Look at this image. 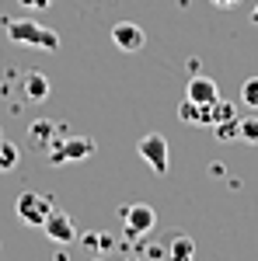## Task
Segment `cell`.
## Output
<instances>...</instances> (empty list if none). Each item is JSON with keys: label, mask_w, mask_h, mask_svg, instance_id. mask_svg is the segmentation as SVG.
Segmentation results:
<instances>
[{"label": "cell", "mask_w": 258, "mask_h": 261, "mask_svg": "<svg viewBox=\"0 0 258 261\" xmlns=\"http://www.w3.org/2000/svg\"><path fill=\"white\" fill-rule=\"evenodd\" d=\"M251 21H255V24H258V4H255V11H251Z\"/></svg>", "instance_id": "obj_20"}, {"label": "cell", "mask_w": 258, "mask_h": 261, "mask_svg": "<svg viewBox=\"0 0 258 261\" xmlns=\"http://www.w3.org/2000/svg\"><path fill=\"white\" fill-rule=\"evenodd\" d=\"M217 7H234V4H241V0H213Z\"/></svg>", "instance_id": "obj_19"}, {"label": "cell", "mask_w": 258, "mask_h": 261, "mask_svg": "<svg viewBox=\"0 0 258 261\" xmlns=\"http://www.w3.org/2000/svg\"><path fill=\"white\" fill-rule=\"evenodd\" d=\"M122 261H139V258H122Z\"/></svg>", "instance_id": "obj_21"}, {"label": "cell", "mask_w": 258, "mask_h": 261, "mask_svg": "<svg viewBox=\"0 0 258 261\" xmlns=\"http://www.w3.org/2000/svg\"><path fill=\"white\" fill-rule=\"evenodd\" d=\"M181 122L189 125H213V105H196V101H181Z\"/></svg>", "instance_id": "obj_9"}, {"label": "cell", "mask_w": 258, "mask_h": 261, "mask_svg": "<svg viewBox=\"0 0 258 261\" xmlns=\"http://www.w3.org/2000/svg\"><path fill=\"white\" fill-rule=\"evenodd\" d=\"M42 230H45V237H49V241L60 244V247H66L70 241H77V226H74V220H70L63 209H56V205H53V213L45 216Z\"/></svg>", "instance_id": "obj_6"}, {"label": "cell", "mask_w": 258, "mask_h": 261, "mask_svg": "<svg viewBox=\"0 0 258 261\" xmlns=\"http://www.w3.org/2000/svg\"><path fill=\"white\" fill-rule=\"evenodd\" d=\"M136 153L143 157V164L154 171V174H168L171 171V150H168V140L160 133H150L136 143Z\"/></svg>", "instance_id": "obj_3"}, {"label": "cell", "mask_w": 258, "mask_h": 261, "mask_svg": "<svg viewBox=\"0 0 258 261\" xmlns=\"http://www.w3.org/2000/svg\"><path fill=\"white\" fill-rule=\"evenodd\" d=\"M119 216H122V226H126V237H129V241H136V237L150 233V230L157 226V213H154L147 202H136V205H122Z\"/></svg>", "instance_id": "obj_5"}, {"label": "cell", "mask_w": 258, "mask_h": 261, "mask_svg": "<svg viewBox=\"0 0 258 261\" xmlns=\"http://www.w3.org/2000/svg\"><path fill=\"white\" fill-rule=\"evenodd\" d=\"M238 136L244 143H258V119H238Z\"/></svg>", "instance_id": "obj_16"}, {"label": "cell", "mask_w": 258, "mask_h": 261, "mask_svg": "<svg viewBox=\"0 0 258 261\" xmlns=\"http://www.w3.org/2000/svg\"><path fill=\"white\" fill-rule=\"evenodd\" d=\"M14 213L25 226H42L45 216L53 213V199L42 195V192H21L18 202H14Z\"/></svg>", "instance_id": "obj_4"}, {"label": "cell", "mask_w": 258, "mask_h": 261, "mask_svg": "<svg viewBox=\"0 0 258 261\" xmlns=\"http://www.w3.org/2000/svg\"><path fill=\"white\" fill-rule=\"evenodd\" d=\"M227 119H238V115H234V105H230V101H213V125H220V122H227ZM213 125H209V129H213Z\"/></svg>", "instance_id": "obj_15"}, {"label": "cell", "mask_w": 258, "mask_h": 261, "mask_svg": "<svg viewBox=\"0 0 258 261\" xmlns=\"http://www.w3.org/2000/svg\"><path fill=\"white\" fill-rule=\"evenodd\" d=\"M4 32L7 39L21 45V49H45V53H56L60 49V32L45 28L39 21H28V18H18V21H4Z\"/></svg>", "instance_id": "obj_1"}, {"label": "cell", "mask_w": 258, "mask_h": 261, "mask_svg": "<svg viewBox=\"0 0 258 261\" xmlns=\"http://www.w3.org/2000/svg\"><path fill=\"white\" fill-rule=\"evenodd\" d=\"M241 101L248 108H258V77H248V81L241 84Z\"/></svg>", "instance_id": "obj_13"}, {"label": "cell", "mask_w": 258, "mask_h": 261, "mask_svg": "<svg viewBox=\"0 0 258 261\" xmlns=\"http://www.w3.org/2000/svg\"><path fill=\"white\" fill-rule=\"evenodd\" d=\"M168 254H171V261H196V241L189 233H175L168 244Z\"/></svg>", "instance_id": "obj_10"}, {"label": "cell", "mask_w": 258, "mask_h": 261, "mask_svg": "<svg viewBox=\"0 0 258 261\" xmlns=\"http://www.w3.org/2000/svg\"><path fill=\"white\" fill-rule=\"evenodd\" d=\"M25 98L28 101H45L49 98V81H45V73L32 70V73L25 77Z\"/></svg>", "instance_id": "obj_11"}, {"label": "cell", "mask_w": 258, "mask_h": 261, "mask_svg": "<svg viewBox=\"0 0 258 261\" xmlns=\"http://www.w3.org/2000/svg\"><path fill=\"white\" fill-rule=\"evenodd\" d=\"M213 136H217L220 143L238 140V119H227V122H220V125H213Z\"/></svg>", "instance_id": "obj_17"}, {"label": "cell", "mask_w": 258, "mask_h": 261, "mask_svg": "<svg viewBox=\"0 0 258 261\" xmlns=\"http://www.w3.org/2000/svg\"><path fill=\"white\" fill-rule=\"evenodd\" d=\"M18 167V146L14 143H0V171Z\"/></svg>", "instance_id": "obj_14"}, {"label": "cell", "mask_w": 258, "mask_h": 261, "mask_svg": "<svg viewBox=\"0 0 258 261\" xmlns=\"http://www.w3.org/2000/svg\"><path fill=\"white\" fill-rule=\"evenodd\" d=\"M25 11H45V7H53V0H18Z\"/></svg>", "instance_id": "obj_18"}, {"label": "cell", "mask_w": 258, "mask_h": 261, "mask_svg": "<svg viewBox=\"0 0 258 261\" xmlns=\"http://www.w3.org/2000/svg\"><path fill=\"white\" fill-rule=\"evenodd\" d=\"M112 42L122 53H139L147 45V32L139 28L136 21H119V24H112Z\"/></svg>", "instance_id": "obj_7"}, {"label": "cell", "mask_w": 258, "mask_h": 261, "mask_svg": "<svg viewBox=\"0 0 258 261\" xmlns=\"http://www.w3.org/2000/svg\"><path fill=\"white\" fill-rule=\"evenodd\" d=\"M95 157V140L87 136H56L49 143V164H77V161H87Z\"/></svg>", "instance_id": "obj_2"}, {"label": "cell", "mask_w": 258, "mask_h": 261, "mask_svg": "<svg viewBox=\"0 0 258 261\" xmlns=\"http://www.w3.org/2000/svg\"><path fill=\"white\" fill-rule=\"evenodd\" d=\"M185 98L189 101H196V105H213V101L220 98V91H217V81H209V77H192L189 81V87H185Z\"/></svg>", "instance_id": "obj_8"}, {"label": "cell", "mask_w": 258, "mask_h": 261, "mask_svg": "<svg viewBox=\"0 0 258 261\" xmlns=\"http://www.w3.org/2000/svg\"><path fill=\"white\" fill-rule=\"evenodd\" d=\"M95 261H101V258H95Z\"/></svg>", "instance_id": "obj_22"}, {"label": "cell", "mask_w": 258, "mask_h": 261, "mask_svg": "<svg viewBox=\"0 0 258 261\" xmlns=\"http://www.w3.org/2000/svg\"><path fill=\"white\" fill-rule=\"evenodd\" d=\"M28 136H32V143L49 146V143L56 140V125H53V122H45V119H39V122H32V125H28Z\"/></svg>", "instance_id": "obj_12"}]
</instances>
